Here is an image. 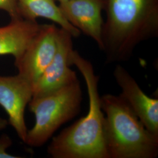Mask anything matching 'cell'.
I'll return each mask as SVG.
<instances>
[{
    "label": "cell",
    "mask_w": 158,
    "mask_h": 158,
    "mask_svg": "<svg viewBox=\"0 0 158 158\" xmlns=\"http://www.w3.org/2000/svg\"><path fill=\"white\" fill-rule=\"evenodd\" d=\"M102 48L106 64L128 61L142 42L158 36V0H106Z\"/></svg>",
    "instance_id": "6da1fadb"
},
{
    "label": "cell",
    "mask_w": 158,
    "mask_h": 158,
    "mask_svg": "<svg viewBox=\"0 0 158 158\" xmlns=\"http://www.w3.org/2000/svg\"><path fill=\"white\" fill-rule=\"evenodd\" d=\"M72 65L81 74L89 97L88 113L53 137L48 147L53 158H108L104 136V114L98 92L99 76L92 63L73 50Z\"/></svg>",
    "instance_id": "7a4b0ae2"
},
{
    "label": "cell",
    "mask_w": 158,
    "mask_h": 158,
    "mask_svg": "<svg viewBox=\"0 0 158 158\" xmlns=\"http://www.w3.org/2000/svg\"><path fill=\"white\" fill-rule=\"evenodd\" d=\"M108 158H156L158 135L147 129L120 95L100 97Z\"/></svg>",
    "instance_id": "3957f363"
},
{
    "label": "cell",
    "mask_w": 158,
    "mask_h": 158,
    "mask_svg": "<svg viewBox=\"0 0 158 158\" xmlns=\"http://www.w3.org/2000/svg\"><path fill=\"white\" fill-rule=\"evenodd\" d=\"M82 102L79 79L49 94L32 97L28 105L35 123L24 143L32 148L45 145L62 125L79 114Z\"/></svg>",
    "instance_id": "277c9868"
},
{
    "label": "cell",
    "mask_w": 158,
    "mask_h": 158,
    "mask_svg": "<svg viewBox=\"0 0 158 158\" xmlns=\"http://www.w3.org/2000/svg\"><path fill=\"white\" fill-rule=\"evenodd\" d=\"M73 36L66 30L58 28L56 53L51 63L33 85V97L51 93L78 80L70 66V57L73 51Z\"/></svg>",
    "instance_id": "5b68a950"
},
{
    "label": "cell",
    "mask_w": 158,
    "mask_h": 158,
    "mask_svg": "<svg viewBox=\"0 0 158 158\" xmlns=\"http://www.w3.org/2000/svg\"><path fill=\"white\" fill-rule=\"evenodd\" d=\"M57 27L40 25V29L21 57L15 60L18 74L34 85L51 63L57 48Z\"/></svg>",
    "instance_id": "8992f818"
},
{
    "label": "cell",
    "mask_w": 158,
    "mask_h": 158,
    "mask_svg": "<svg viewBox=\"0 0 158 158\" xmlns=\"http://www.w3.org/2000/svg\"><path fill=\"white\" fill-rule=\"evenodd\" d=\"M32 97L33 85L19 74L0 76V106L8 117V124L23 142L28 130L25 111Z\"/></svg>",
    "instance_id": "52a82bcc"
},
{
    "label": "cell",
    "mask_w": 158,
    "mask_h": 158,
    "mask_svg": "<svg viewBox=\"0 0 158 158\" xmlns=\"http://www.w3.org/2000/svg\"><path fill=\"white\" fill-rule=\"evenodd\" d=\"M119 94L151 132L158 135V100L147 95L135 79L119 63L113 71Z\"/></svg>",
    "instance_id": "ba28073f"
},
{
    "label": "cell",
    "mask_w": 158,
    "mask_h": 158,
    "mask_svg": "<svg viewBox=\"0 0 158 158\" xmlns=\"http://www.w3.org/2000/svg\"><path fill=\"white\" fill-rule=\"evenodd\" d=\"M106 0H68L59 7L69 23L93 40L102 50V32Z\"/></svg>",
    "instance_id": "9c48e42d"
},
{
    "label": "cell",
    "mask_w": 158,
    "mask_h": 158,
    "mask_svg": "<svg viewBox=\"0 0 158 158\" xmlns=\"http://www.w3.org/2000/svg\"><path fill=\"white\" fill-rule=\"evenodd\" d=\"M40 27L36 21L19 18L12 19L8 25L0 27V56L11 55L15 60L19 59Z\"/></svg>",
    "instance_id": "30bf717a"
},
{
    "label": "cell",
    "mask_w": 158,
    "mask_h": 158,
    "mask_svg": "<svg viewBox=\"0 0 158 158\" xmlns=\"http://www.w3.org/2000/svg\"><path fill=\"white\" fill-rule=\"evenodd\" d=\"M18 11L22 18L36 21L38 18L50 20L64 29L73 38H78L81 32L74 27L63 15L55 0H17Z\"/></svg>",
    "instance_id": "8fae6325"
},
{
    "label": "cell",
    "mask_w": 158,
    "mask_h": 158,
    "mask_svg": "<svg viewBox=\"0 0 158 158\" xmlns=\"http://www.w3.org/2000/svg\"><path fill=\"white\" fill-rule=\"evenodd\" d=\"M0 10L6 12L11 20L22 18L18 11L17 0H0Z\"/></svg>",
    "instance_id": "7c38bea8"
},
{
    "label": "cell",
    "mask_w": 158,
    "mask_h": 158,
    "mask_svg": "<svg viewBox=\"0 0 158 158\" xmlns=\"http://www.w3.org/2000/svg\"><path fill=\"white\" fill-rule=\"evenodd\" d=\"M12 141L10 136L4 134L0 136V158H18L19 156L11 155L6 152L7 149L11 146Z\"/></svg>",
    "instance_id": "4fadbf2b"
},
{
    "label": "cell",
    "mask_w": 158,
    "mask_h": 158,
    "mask_svg": "<svg viewBox=\"0 0 158 158\" xmlns=\"http://www.w3.org/2000/svg\"><path fill=\"white\" fill-rule=\"evenodd\" d=\"M8 124V120L0 117V130H4L6 128Z\"/></svg>",
    "instance_id": "5bb4252c"
},
{
    "label": "cell",
    "mask_w": 158,
    "mask_h": 158,
    "mask_svg": "<svg viewBox=\"0 0 158 158\" xmlns=\"http://www.w3.org/2000/svg\"><path fill=\"white\" fill-rule=\"evenodd\" d=\"M55 1H58L59 2V4H60V3H62V2H66V1H67L68 0H55Z\"/></svg>",
    "instance_id": "9a60e30c"
}]
</instances>
